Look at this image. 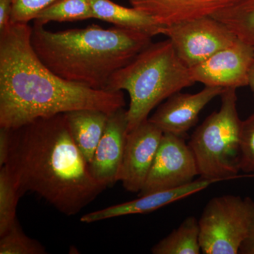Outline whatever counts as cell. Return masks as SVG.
<instances>
[{
    "mask_svg": "<svg viewBox=\"0 0 254 254\" xmlns=\"http://www.w3.org/2000/svg\"><path fill=\"white\" fill-rule=\"evenodd\" d=\"M31 30L11 23L0 33V127L14 129L74 110L111 114L125 108L123 91L92 89L53 73L35 53Z\"/></svg>",
    "mask_w": 254,
    "mask_h": 254,
    "instance_id": "6da1fadb",
    "label": "cell"
},
{
    "mask_svg": "<svg viewBox=\"0 0 254 254\" xmlns=\"http://www.w3.org/2000/svg\"><path fill=\"white\" fill-rule=\"evenodd\" d=\"M4 166L21 196L36 193L68 216L79 213L107 188L92 177L64 114L11 129Z\"/></svg>",
    "mask_w": 254,
    "mask_h": 254,
    "instance_id": "7a4b0ae2",
    "label": "cell"
},
{
    "mask_svg": "<svg viewBox=\"0 0 254 254\" xmlns=\"http://www.w3.org/2000/svg\"><path fill=\"white\" fill-rule=\"evenodd\" d=\"M152 37L120 27L91 25L52 32L34 25L31 46L42 63L58 76L106 91L112 76L150 46Z\"/></svg>",
    "mask_w": 254,
    "mask_h": 254,
    "instance_id": "3957f363",
    "label": "cell"
},
{
    "mask_svg": "<svg viewBox=\"0 0 254 254\" xmlns=\"http://www.w3.org/2000/svg\"><path fill=\"white\" fill-rule=\"evenodd\" d=\"M190 68L177 56L170 40L152 43L110 78L106 91H127L128 131L148 120V115L163 100L193 86Z\"/></svg>",
    "mask_w": 254,
    "mask_h": 254,
    "instance_id": "277c9868",
    "label": "cell"
},
{
    "mask_svg": "<svg viewBox=\"0 0 254 254\" xmlns=\"http://www.w3.org/2000/svg\"><path fill=\"white\" fill-rule=\"evenodd\" d=\"M236 90L224 88L220 110L205 119L189 143L201 178L221 181L236 177L240 171L242 121L237 112Z\"/></svg>",
    "mask_w": 254,
    "mask_h": 254,
    "instance_id": "5b68a950",
    "label": "cell"
},
{
    "mask_svg": "<svg viewBox=\"0 0 254 254\" xmlns=\"http://www.w3.org/2000/svg\"><path fill=\"white\" fill-rule=\"evenodd\" d=\"M254 215L250 197L223 195L210 200L198 220L202 253L239 254Z\"/></svg>",
    "mask_w": 254,
    "mask_h": 254,
    "instance_id": "8992f818",
    "label": "cell"
},
{
    "mask_svg": "<svg viewBox=\"0 0 254 254\" xmlns=\"http://www.w3.org/2000/svg\"><path fill=\"white\" fill-rule=\"evenodd\" d=\"M163 35L168 37L178 58L190 68L231 46L238 38L225 24L212 16L165 26Z\"/></svg>",
    "mask_w": 254,
    "mask_h": 254,
    "instance_id": "52a82bcc",
    "label": "cell"
},
{
    "mask_svg": "<svg viewBox=\"0 0 254 254\" xmlns=\"http://www.w3.org/2000/svg\"><path fill=\"white\" fill-rule=\"evenodd\" d=\"M198 175V166L183 137L164 133L158 153L139 195L187 185Z\"/></svg>",
    "mask_w": 254,
    "mask_h": 254,
    "instance_id": "ba28073f",
    "label": "cell"
},
{
    "mask_svg": "<svg viewBox=\"0 0 254 254\" xmlns=\"http://www.w3.org/2000/svg\"><path fill=\"white\" fill-rule=\"evenodd\" d=\"M254 59V47L237 38L231 46L190 68V74L195 82L205 86L222 88L249 86Z\"/></svg>",
    "mask_w": 254,
    "mask_h": 254,
    "instance_id": "9c48e42d",
    "label": "cell"
},
{
    "mask_svg": "<svg viewBox=\"0 0 254 254\" xmlns=\"http://www.w3.org/2000/svg\"><path fill=\"white\" fill-rule=\"evenodd\" d=\"M164 133L149 120L127 135L120 181L128 191L139 193L156 156Z\"/></svg>",
    "mask_w": 254,
    "mask_h": 254,
    "instance_id": "30bf717a",
    "label": "cell"
},
{
    "mask_svg": "<svg viewBox=\"0 0 254 254\" xmlns=\"http://www.w3.org/2000/svg\"><path fill=\"white\" fill-rule=\"evenodd\" d=\"M128 133L127 110L122 108L110 114L94 156L88 164L92 177L107 188L120 181Z\"/></svg>",
    "mask_w": 254,
    "mask_h": 254,
    "instance_id": "8fae6325",
    "label": "cell"
},
{
    "mask_svg": "<svg viewBox=\"0 0 254 254\" xmlns=\"http://www.w3.org/2000/svg\"><path fill=\"white\" fill-rule=\"evenodd\" d=\"M223 90L220 87L205 86L194 94L177 92L169 97L148 120L164 133L184 137L197 123L200 112Z\"/></svg>",
    "mask_w": 254,
    "mask_h": 254,
    "instance_id": "7c38bea8",
    "label": "cell"
},
{
    "mask_svg": "<svg viewBox=\"0 0 254 254\" xmlns=\"http://www.w3.org/2000/svg\"><path fill=\"white\" fill-rule=\"evenodd\" d=\"M218 182L220 181L200 178L172 190H159L148 194L139 195L138 198L131 201L87 213L81 217V221L84 223H93L125 215L151 213L170 203L205 190L212 184Z\"/></svg>",
    "mask_w": 254,
    "mask_h": 254,
    "instance_id": "4fadbf2b",
    "label": "cell"
},
{
    "mask_svg": "<svg viewBox=\"0 0 254 254\" xmlns=\"http://www.w3.org/2000/svg\"><path fill=\"white\" fill-rule=\"evenodd\" d=\"M239 0H128L133 7L155 21L170 26L204 16H211Z\"/></svg>",
    "mask_w": 254,
    "mask_h": 254,
    "instance_id": "5bb4252c",
    "label": "cell"
},
{
    "mask_svg": "<svg viewBox=\"0 0 254 254\" xmlns=\"http://www.w3.org/2000/svg\"><path fill=\"white\" fill-rule=\"evenodd\" d=\"M64 115L73 141L86 163H89L104 133L110 114L100 110L84 109Z\"/></svg>",
    "mask_w": 254,
    "mask_h": 254,
    "instance_id": "9a60e30c",
    "label": "cell"
},
{
    "mask_svg": "<svg viewBox=\"0 0 254 254\" xmlns=\"http://www.w3.org/2000/svg\"><path fill=\"white\" fill-rule=\"evenodd\" d=\"M93 18L112 23L117 27L138 31L153 38L163 34L165 26L143 11L121 6L111 0H91Z\"/></svg>",
    "mask_w": 254,
    "mask_h": 254,
    "instance_id": "2e32d148",
    "label": "cell"
},
{
    "mask_svg": "<svg viewBox=\"0 0 254 254\" xmlns=\"http://www.w3.org/2000/svg\"><path fill=\"white\" fill-rule=\"evenodd\" d=\"M154 254H199L200 228L198 220L188 217L168 236L160 240L152 248Z\"/></svg>",
    "mask_w": 254,
    "mask_h": 254,
    "instance_id": "e0dca14e",
    "label": "cell"
},
{
    "mask_svg": "<svg viewBox=\"0 0 254 254\" xmlns=\"http://www.w3.org/2000/svg\"><path fill=\"white\" fill-rule=\"evenodd\" d=\"M211 16L225 24L237 38L254 47V0H239Z\"/></svg>",
    "mask_w": 254,
    "mask_h": 254,
    "instance_id": "ac0fdd59",
    "label": "cell"
},
{
    "mask_svg": "<svg viewBox=\"0 0 254 254\" xmlns=\"http://www.w3.org/2000/svg\"><path fill=\"white\" fill-rule=\"evenodd\" d=\"M91 18H93L91 0H56L36 15L34 25L44 26L51 21L65 22Z\"/></svg>",
    "mask_w": 254,
    "mask_h": 254,
    "instance_id": "d6986e66",
    "label": "cell"
},
{
    "mask_svg": "<svg viewBox=\"0 0 254 254\" xmlns=\"http://www.w3.org/2000/svg\"><path fill=\"white\" fill-rule=\"evenodd\" d=\"M20 195L6 167L0 170V237L4 235L17 220L16 207Z\"/></svg>",
    "mask_w": 254,
    "mask_h": 254,
    "instance_id": "ffe728a7",
    "label": "cell"
},
{
    "mask_svg": "<svg viewBox=\"0 0 254 254\" xmlns=\"http://www.w3.org/2000/svg\"><path fill=\"white\" fill-rule=\"evenodd\" d=\"M46 248L23 232L18 220L0 239V254H44Z\"/></svg>",
    "mask_w": 254,
    "mask_h": 254,
    "instance_id": "44dd1931",
    "label": "cell"
},
{
    "mask_svg": "<svg viewBox=\"0 0 254 254\" xmlns=\"http://www.w3.org/2000/svg\"><path fill=\"white\" fill-rule=\"evenodd\" d=\"M240 168L244 173H254V113L241 125Z\"/></svg>",
    "mask_w": 254,
    "mask_h": 254,
    "instance_id": "7402d4cb",
    "label": "cell"
},
{
    "mask_svg": "<svg viewBox=\"0 0 254 254\" xmlns=\"http://www.w3.org/2000/svg\"><path fill=\"white\" fill-rule=\"evenodd\" d=\"M56 0H13L11 24H28L36 15Z\"/></svg>",
    "mask_w": 254,
    "mask_h": 254,
    "instance_id": "603a6c76",
    "label": "cell"
},
{
    "mask_svg": "<svg viewBox=\"0 0 254 254\" xmlns=\"http://www.w3.org/2000/svg\"><path fill=\"white\" fill-rule=\"evenodd\" d=\"M11 143V128L0 127V166L6 164Z\"/></svg>",
    "mask_w": 254,
    "mask_h": 254,
    "instance_id": "cb8c5ba5",
    "label": "cell"
},
{
    "mask_svg": "<svg viewBox=\"0 0 254 254\" xmlns=\"http://www.w3.org/2000/svg\"><path fill=\"white\" fill-rule=\"evenodd\" d=\"M13 0H0V33L11 24Z\"/></svg>",
    "mask_w": 254,
    "mask_h": 254,
    "instance_id": "d4e9b609",
    "label": "cell"
},
{
    "mask_svg": "<svg viewBox=\"0 0 254 254\" xmlns=\"http://www.w3.org/2000/svg\"><path fill=\"white\" fill-rule=\"evenodd\" d=\"M239 254H254V215L245 240L241 245Z\"/></svg>",
    "mask_w": 254,
    "mask_h": 254,
    "instance_id": "484cf974",
    "label": "cell"
},
{
    "mask_svg": "<svg viewBox=\"0 0 254 254\" xmlns=\"http://www.w3.org/2000/svg\"><path fill=\"white\" fill-rule=\"evenodd\" d=\"M249 86L250 87L254 95V59L251 68L250 73V80H249Z\"/></svg>",
    "mask_w": 254,
    "mask_h": 254,
    "instance_id": "4316f807",
    "label": "cell"
}]
</instances>
